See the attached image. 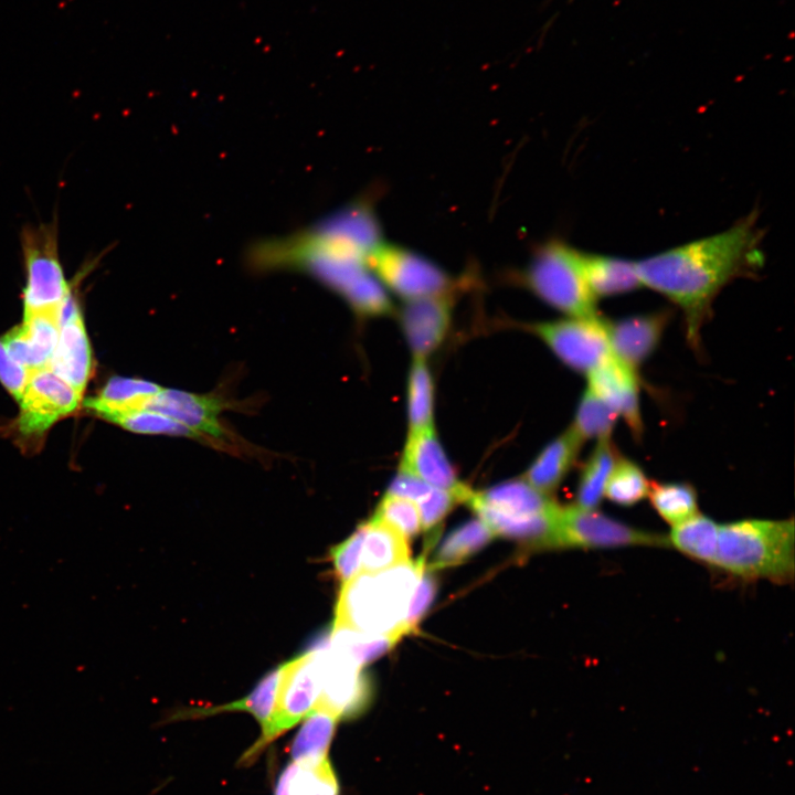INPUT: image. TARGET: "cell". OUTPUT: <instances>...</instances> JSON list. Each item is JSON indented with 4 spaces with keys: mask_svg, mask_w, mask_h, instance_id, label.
<instances>
[{
    "mask_svg": "<svg viewBox=\"0 0 795 795\" xmlns=\"http://www.w3.org/2000/svg\"><path fill=\"white\" fill-rule=\"evenodd\" d=\"M756 216L752 212L725 231L635 262L642 285L668 297L683 310L690 340L697 339L701 322L722 287L763 264Z\"/></svg>",
    "mask_w": 795,
    "mask_h": 795,
    "instance_id": "1",
    "label": "cell"
},
{
    "mask_svg": "<svg viewBox=\"0 0 795 795\" xmlns=\"http://www.w3.org/2000/svg\"><path fill=\"white\" fill-rule=\"evenodd\" d=\"M370 256L324 219L287 236L259 241L247 251L248 264L256 271L307 273L341 295L356 312L385 316L392 303L370 268Z\"/></svg>",
    "mask_w": 795,
    "mask_h": 795,
    "instance_id": "2",
    "label": "cell"
},
{
    "mask_svg": "<svg viewBox=\"0 0 795 795\" xmlns=\"http://www.w3.org/2000/svg\"><path fill=\"white\" fill-rule=\"evenodd\" d=\"M426 555L375 572H359L342 584L335 624L370 635H407L405 617Z\"/></svg>",
    "mask_w": 795,
    "mask_h": 795,
    "instance_id": "3",
    "label": "cell"
},
{
    "mask_svg": "<svg viewBox=\"0 0 795 795\" xmlns=\"http://www.w3.org/2000/svg\"><path fill=\"white\" fill-rule=\"evenodd\" d=\"M794 521L749 519L719 524L712 561L732 575L786 583L794 576Z\"/></svg>",
    "mask_w": 795,
    "mask_h": 795,
    "instance_id": "4",
    "label": "cell"
},
{
    "mask_svg": "<svg viewBox=\"0 0 795 795\" xmlns=\"http://www.w3.org/2000/svg\"><path fill=\"white\" fill-rule=\"evenodd\" d=\"M523 283L541 300L571 318H598L595 297L584 276L582 252L561 240L541 244L524 273Z\"/></svg>",
    "mask_w": 795,
    "mask_h": 795,
    "instance_id": "5",
    "label": "cell"
},
{
    "mask_svg": "<svg viewBox=\"0 0 795 795\" xmlns=\"http://www.w3.org/2000/svg\"><path fill=\"white\" fill-rule=\"evenodd\" d=\"M328 642L329 636H325L310 650L282 665L272 718L255 743L240 757V765L252 764L269 743L316 707L320 695L322 654Z\"/></svg>",
    "mask_w": 795,
    "mask_h": 795,
    "instance_id": "6",
    "label": "cell"
},
{
    "mask_svg": "<svg viewBox=\"0 0 795 795\" xmlns=\"http://www.w3.org/2000/svg\"><path fill=\"white\" fill-rule=\"evenodd\" d=\"M25 268L24 314L59 310L73 290L60 257L57 222L26 226L21 233Z\"/></svg>",
    "mask_w": 795,
    "mask_h": 795,
    "instance_id": "7",
    "label": "cell"
},
{
    "mask_svg": "<svg viewBox=\"0 0 795 795\" xmlns=\"http://www.w3.org/2000/svg\"><path fill=\"white\" fill-rule=\"evenodd\" d=\"M369 265L382 285L409 300L452 293L453 278L438 265L409 248L382 243Z\"/></svg>",
    "mask_w": 795,
    "mask_h": 795,
    "instance_id": "8",
    "label": "cell"
},
{
    "mask_svg": "<svg viewBox=\"0 0 795 795\" xmlns=\"http://www.w3.org/2000/svg\"><path fill=\"white\" fill-rule=\"evenodd\" d=\"M666 544L664 537L633 528L595 509H584L575 505L560 508L556 548L600 549Z\"/></svg>",
    "mask_w": 795,
    "mask_h": 795,
    "instance_id": "9",
    "label": "cell"
},
{
    "mask_svg": "<svg viewBox=\"0 0 795 795\" xmlns=\"http://www.w3.org/2000/svg\"><path fill=\"white\" fill-rule=\"evenodd\" d=\"M553 353L571 369L589 373L611 354L600 318H571L539 322L531 327Z\"/></svg>",
    "mask_w": 795,
    "mask_h": 795,
    "instance_id": "10",
    "label": "cell"
},
{
    "mask_svg": "<svg viewBox=\"0 0 795 795\" xmlns=\"http://www.w3.org/2000/svg\"><path fill=\"white\" fill-rule=\"evenodd\" d=\"M362 668L346 654L331 648L328 642L322 654L320 695L316 707L338 719L362 713L372 697L371 680Z\"/></svg>",
    "mask_w": 795,
    "mask_h": 795,
    "instance_id": "11",
    "label": "cell"
},
{
    "mask_svg": "<svg viewBox=\"0 0 795 795\" xmlns=\"http://www.w3.org/2000/svg\"><path fill=\"white\" fill-rule=\"evenodd\" d=\"M81 398L47 367L31 371L19 401V432L26 436L43 434L56 421L73 413Z\"/></svg>",
    "mask_w": 795,
    "mask_h": 795,
    "instance_id": "12",
    "label": "cell"
},
{
    "mask_svg": "<svg viewBox=\"0 0 795 795\" xmlns=\"http://www.w3.org/2000/svg\"><path fill=\"white\" fill-rule=\"evenodd\" d=\"M400 470L431 487L456 494L464 504L471 492L469 487L458 480L433 426L409 431Z\"/></svg>",
    "mask_w": 795,
    "mask_h": 795,
    "instance_id": "13",
    "label": "cell"
},
{
    "mask_svg": "<svg viewBox=\"0 0 795 795\" xmlns=\"http://www.w3.org/2000/svg\"><path fill=\"white\" fill-rule=\"evenodd\" d=\"M589 389L606 403L639 436L643 422L639 411L636 371L612 353L587 373Z\"/></svg>",
    "mask_w": 795,
    "mask_h": 795,
    "instance_id": "14",
    "label": "cell"
},
{
    "mask_svg": "<svg viewBox=\"0 0 795 795\" xmlns=\"http://www.w3.org/2000/svg\"><path fill=\"white\" fill-rule=\"evenodd\" d=\"M225 404L222 399L177 389H163L156 393L142 410L163 414L182 424L201 437L222 438L225 432L219 421Z\"/></svg>",
    "mask_w": 795,
    "mask_h": 795,
    "instance_id": "15",
    "label": "cell"
},
{
    "mask_svg": "<svg viewBox=\"0 0 795 795\" xmlns=\"http://www.w3.org/2000/svg\"><path fill=\"white\" fill-rule=\"evenodd\" d=\"M452 304V293L406 301L400 320L415 358L425 359L441 346L451 325Z\"/></svg>",
    "mask_w": 795,
    "mask_h": 795,
    "instance_id": "16",
    "label": "cell"
},
{
    "mask_svg": "<svg viewBox=\"0 0 795 795\" xmlns=\"http://www.w3.org/2000/svg\"><path fill=\"white\" fill-rule=\"evenodd\" d=\"M59 335L57 315L24 314L23 324L9 330L2 343L11 359L31 372L47 367Z\"/></svg>",
    "mask_w": 795,
    "mask_h": 795,
    "instance_id": "17",
    "label": "cell"
},
{
    "mask_svg": "<svg viewBox=\"0 0 795 795\" xmlns=\"http://www.w3.org/2000/svg\"><path fill=\"white\" fill-rule=\"evenodd\" d=\"M668 318L667 311H659L615 321L603 320L611 353L636 370L659 343Z\"/></svg>",
    "mask_w": 795,
    "mask_h": 795,
    "instance_id": "18",
    "label": "cell"
},
{
    "mask_svg": "<svg viewBox=\"0 0 795 795\" xmlns=\"http://www.w3.org/2000/svg\"><path fill=\"white\" fill-rule=\"evenodd\" d=\"M92 351L82 314L60 328L47 368L83 394L92 373Z\"/></svg>",
    "mask_w": 795,
    "mask_h": 795,
    "instance_id": "19",
    "label": "cell"
},
{
    "mask_svg": "<svg viewBox=\"0 0 795 795\" xmlns=\"http://www.w3.org/2000/svg\"><path fill=\"white\" fill-rule=\"evenodd\" d=\"M465 504L511 517L547 513L558 507L548 495L537 490L524 478L506 480L480 491L471 490Z\"/></svg>",
    "mask_w": 795,
    "mask_h": 795,
    "instance_id": "20",
    "label": "cell"
},
{
    "mask_svg": "<svg viewBox=\"0 0 795 795\" xmlns=\"http://www.w3.org/2000/svg\"><path fill=\"white\" fill-rule=\"evenodd\" d=\"M583 441L570 427L534 458L524 479L544 495L553 492L573 467Z\"/></svg>",
    "mask_w": 795,
    "mask_h": 795,
    "instance_id": "21",
    "label": "cell"
},
{
    "mask_svg": "<svg viewBox=\"0 0 795 795\" xmlns=\"http://www.w3.org/2000/svg\"><path fill=\"white\" fill-rule=\"evenodd\" d=\"M583 271L592 295L607 297L642 286L635 262L626 258L582 253Z\"/></svg>",
    "mask_w": 795,
    "mask_h": 795,
    "instance_id": "22",
    "label": "cell"
},
{
    "mask_svg": "<svg viewBox=\"0 0 795 795\" xmlns=\"http://www.w3.org/2000/svg\"><path fill=\"white\" fill-rule=\"evenodd\" d=\"M160 390L161 386L150 381L114 377L96 396L87 399L84 404L89 411L107 420L116 414L142 410Z\"/></svg>",
    "mask_w": 795,
    "mask_h": 795,
    "instance_id": "23",
    "label": "cell"
},
{
    "mask_svg": "<svg viewBox=\"0 0 795 795\" xmlns=\"http://www.w3.org/2000/svg\"><path fill=\"white\" fill-rule=\"evenodd\" d=\"M407 540L396 530L375 519L364 523L360 572H375L407 561Z\"/></svg>",
    "mask_w": 795,
    "mask_h": 795,
    "instance_id": "24",
    "label": "cell"
},
{
    "mask_svg": "<svg viewBox=\"0 0 795 795\" xmlns=\"http://www.w3.org/2000/svg\"><path fill=\"white\" fill-rule=\"evenodd\" d=\"M274 795H339V783L328 759L318 763L292 761L278 776Z\"/></svg>",
    "mask_w": 795,
    "mask_h": 795,
    "instance_id": "25",
    "label": "cell"
},
{
    "mask_svg": "<svg viewBox=\"0 0 795 795\" xmlns=\"http://www.w3.org/2000/svg\"><path fill=\"white\" fill-rule=\"evenodd\" d=\"M496 537L479 518L469 520L449 532L426 566L433 571L463 563Z\"/></svg>",
    "mask_w": 795,
    "mask_h": 795,
    "instance_id": "26",
    "label": "cell"
},
{
    "mask_svg": "<svg viewBox=\"0 0 795 795\" xmlns=\"http://www.w3.org/2000/svg\"><path fill=\"white\" fill-rule=\"evenodd\" d=\"M338 718L331 712L314 708L293 739L290 757L295 762L318 763L328 755Z\"/></svg>",
    "mask_w": 795,
    "mask_h": 795,
    "instance_id": "27",
    "label": "cell"
},
{
    "mask_svg": "<svg viewBox=\"0 0 795 795\" xmlns=\"http://www.w3.org/2000/svg\"><path fill=\"white\" fill-rule=\"evenodd\" d=\"M617 459L611 439H598L581 471L575 506L596 509Z\"/></svg>",
    "mask_w": 795,
    "mask_h": 795,
    "instance_id": "28",
    "label": "cell"
},
{
    "mask_svg": "<svg viewBox=\"0 0 795 795\" xmlns=\"http://www.w3.org/2000/svg\"><path fill=\"white\" fill-rule=\"evenodd\" d=\"M280 675L282 665L266 674L246 697L219 707L191 710L179 717L198 718L223 711H245L257 720L263 730L274 712Z\"/></svg>",
    "mask_w": 795,
    "mask_h": 795,
    "instance_id": "29",
    "label": "cell"
},
{
    "mask_svg": "<svg viewBox=\"0 0 795 795\" xmlns=\"http://www.w3.org/2000/svg\"><path fill=\"white\" fill-rule=\"evenodd\" d=\"M718 530L719 524L716 521L697 513L672 526L669 541L681 553L711 565L717 548Z\"/></svg>",
    "mask_w": 795,
    "mask_h": 795,
    "instance_id": "30",
    "label": "cell"
},
{
    "mask_svg": "<svg viewBox=\"0 0 795 795\" xmlns=\"http://www.w3.org/2000/svg\"><path fill=\"white\" fill-rule=\"evenodd\" d=\"M401 638L398 635L364 634L343 625L333 624L329 635V646L346 654L363 667L391 650Z\"/></svg>",
    "mask_w": 795,
    "mask_h": 795,
    "instance_id": "31",
    "label": "cell"
},
{
    "mask_svg": "<svg viewBox=\"0 0 795 795\" xmlns=\"http://www.w3.org/2000/svg\"><path fill=\"white\" fill-rule=\"evenodd\" d=\"M647 496L656 512L672 526L698 513L697 492L688 484L654 483Z\"/></svg>",
    "mask_w": 795,
    "mask_h": 795,
    "instance_id": "32",
    "label": "cell"
},
{
    "mask_svg": "<svg viewBox=\"0 0 795 795\" xmlns=\"http://www.w3.org/2000/svg\"><path fill=\"white\" fill-rule=\"evenodd\" d=\"M434 388L425 359L415 358L407 382V420L410 431L433 426Z\"/></svg>",
    "mask_w": 795,
    "mask_h": 795,
    "instance_id": "33",
    "label": "cell"
},
{
    "mask_svg": "<svg viewBox=\"0 0 795 795\" xmlns=\"http://www.w3.org/2000/svg\"><path fill=\"white\" fill-rule=\"evenodd\" d=\"M618 415L589 388L577 405L571 428L584 442L610 438Z\"/></svg>",
    "mask_w": 795,
    "mask_h": 795,
    "instance_id": "34",
    "label": "cell"
},
{
    "mask_svg": "<svg viewBox=\"0 0 795 795\" xmlns=\"http://www.w3.org/2000/svg\"><path fill=\"white\" fill-rule=\"evenodd\" d=\"M650 484L644 471L633 462L617 459L604 489V497L619 506H633L643 500Z\"/></svg>",
    "mask_w": 795,
    "mask_h": 795,
    "instance_id": "35",
    "label": "cell"
},
{
    "mask_svg": "<svg viewBox=\"0 0 795 795\" xmlns=\"http://www.w3.org/2000/svg\"><path fill=\"white\" fill-rule=\"evenodd\" d=\"M106 421L115 423L125 430L141 434H163L199 438L195 433L177 421L149 410H137L116 414Z\"/></svg>",
    "mask_w": 795,
    "mask_h": 795,
    "instance_id": "36",
    "label": "cell"
},
{
    "mask_svg": "<svg viewBox=\"0 0 795 795\" xmlns=\"http://www.w3.org/2000/svg\"><path fill=\"white\" fill-rule=\"evenodd\" d=\"M372 519L393 528L406 540L417 536L422 529L417 505L401 497L385 495Z\"/></svg>",
    "mask_w": 795,
    "mask_h": 795,
    "instance_id": "37",
    "label": "cell"
},
{
    "mask_svg": "<svg viewBox=\"0 0 795 795\" xmlns=\"http://www.w3.org/2000/svg\"><path fill=\"white\" fill-rule=\"evenodd\" d=\"M363 539L364 523L331 550L335 571L342 584L360 572Z\"/></svg>",
    "mask_w": 795,
    "mask_h": 795,
    "instance_id": "38",
    "label": "cell"
},
{
    "mask_svg": "<svg viewBox=\"0 0 795 795\" xmlns=\"http://www.w3.org/2000/svg\"><path fill=\"white\" fill-rule=\"evenodd\" d=\"M460 498L451 491L432 487L417 502L421 527L425 531L434 530L451 512Z\"/></svg>",
    "mask_w": 795,
    "mask_h": 795,
    "instance_id": "39",
    "label": "cell"
},
{
    "mask_svg": "<svg viewBox=\"0 0 795 795\" xmlns=\"http://www.w3.org/2000/svg\"><path fill=\"white\" fill-rule=\"evenodd\" d=\"M437 593V580L434 571L425 564L414 593L412 595L405 617L407 634L414 633L418 623L430 610Z\"/></svg>",
    "mask_w": 795,
    "mask_h": 795,
    "instance_id": "40",
    "label": "cell"
},
{
    "mask_svg": "<svg viewBox=\"0 0 795 795\" xmlns=\"http://www.w3.org/2000/svg\"><path fill=\"white\" fill-rule=\"evenodd\" d=\"M29 371L11 359L0 341V381L20 401L29 379Z\"/></svg>",
    "mask_w": 795,
    "mask_h": 795,
    "instance_id": "41",
    "label": "cell"
},
{
    "mask_svg": "<svg viewBox=\"0 0 795 795\" xmlns=\"http://www.w3.org/2000/svg\"><path fill=\"white\" fill-rule=\"evenodd\" d=\"M431 486L407 473L399 470V474L391 481L386 495L395 496L417 502L430 490Z\"/></svg>",
    "mask_w": 795,
    "mask_h": 795,
    "instance_id": "42",
    "label": "cell"
},
{
    "mask_svg": "<svg viewBox=\"0 0 795 795\" xmlns=\"http://www.w3.org/2000/svg\"><path fill=\"white\" fill-rule=\"evenodd\" d=\"M570 1H572V0H570Z\"/></svg>",
    "mask_w": 795,
    "mask_h": 795,
    "instance_id": "43",
    "label": "cell"
}]
</instances>
